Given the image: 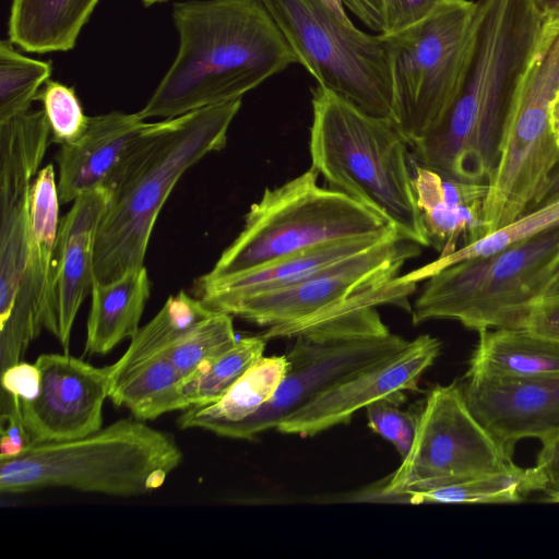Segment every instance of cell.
<instances>
[{"label":"cell","mask_w":559,"mask_h":559,"mask_svg":"<svg viewBox=\"0 0 559 559\" xmlns=\"http://www.w3.org/2000/svg\"><path fill=\"white\" fill-rule=\"evenodd\" d=\"M473 55L442 123L411 145L414 163L444 177L488 182L507 116L547 19L534 0H477Z\"/></svg>","instance_id":"6da1fadb"},{"label":"cell","mask_w":559,"mask_h":559,"mask_svg":"<svg viewBox=\"0 0 559 559\" xmlns=\"http://www.w3.org/2000/svg\"><path fill=\"white\" fill-rule=\"evenodd\" d=\"M177 56L145 106L143 119H170L241 99L298 59L258 0L176 2Z\"/></svg>","instance_id":"7a4b0ae2"},{"label":"cell","mask_w":559,"mask_h":559,"mask_svg":"<svg viewBox=\"0 0 559 559\" xmlns=\"http://www.w3.org/2000/svg\"><path fill=\"white\" fill-rule=\"evenodd\" d=\"M241 99L151 122L114 187L95 243V281L109 283L144 266L153 227L181 176L221 151Z\"/></svg>","instance_id":"3957f363"},{"label":"cell","mask_w":559,"mask_h":559,"mask_svg":"<svg viewBox=\"0 0 559 559\" xmlns=\"http://www.w3.org/2000/svg\"><path fill=\"white\" fill-rule=\"evenodd\" d=\"M311 103V167L332 189L383 216L401 238L430 246L415 198L409 145L395 123L320 85L312 88Z\"/></svg>","instance_id":"277c9868"},{"label":"cell","mask_w":559,"mask_h":559,"mask_svg":"<svg viewBox=\"0 0 559 559\" xmlns=\"http://www.w3.org/2000/svg\"><path fill=\"white\" fill-rule=\"evenodd\" d=\"M183 454L174 438L143 420L121 418L88 436L31 443L0 461V491L70 488L118 497L158 489Z\"/></svg>","instance_id":"5b68a950"},{"label":"cell","mask_w":559,"mask_h":559,"mask_svg":"<svg viewBox=\"0 0 559 559\" xmlns=\"http://www.w3.org/2000/svg\"><path fill=\"white\" fill-rule=\"evenodd\" d=\"M318 175L311 167L276 188H266L251 204L239 235L202 277H225L324 243L396 231L348 194L320 187Z\"/></svg>","instance_id":"8992f818"},{"label":"cell","mask_w":559,"mask_h":559,"mask_svg":"<svg viewBox=\"0 0 559 559\" xmlns=\"http://www.w3.org/2000/svg\"><path fill=\"white\" fill-rule=\"evenodd\" d=\"M558 270L559 225L427 278L412 309L413 323L452 319L478 333L520 328Z\"/></svg>","instance_id":"52a82bcc"},{"label":"cell","mask_w":559,"mask_h":559,"mask_svg":"<svg viewBox=\"0 0 559 559\" xmlns=\"http://www.w3.org/2000/svg\"><path fill=\"white\" fill-rule=\"evenodd\" d=\"M476 10V1L438 0L414 25L380 34L389 52L394 123L409 146L442 123L463 87Z\"/></svg>","instance_id":"ba28073f"},{"label":"cell","mask_w":559,"mask_h":559,"mask_svg":"<svg viewBox=\"0 0 559 559\" xmlns=\"http://www.w3.org/2000/svg\"><path fill=\"white\" fill-rule=\"evenodd\" d=\"M558 90L559 21H547L503 127L483 206L486 234L528 213L558 163L559 144L551 127Z\"/></svg>","instance_id":"9c48e42d"},{"label":"cell","mask_w":559,"mask_h":559,"mask_svg":"<svg viewBox=\"0 0 559 559\" xmlns=\"http://www.w3.org/2000/svg\"><path fill=\"white\" fill-rule=\"evenodd\" d=\"M258 1L318 85L394 122L389 52L380 34L343 22L324 0Z\"/></svg>","instance_id":"30bf717a"},{"label":"cell","mask_w":559,"mask_h":559,"mask_svg":"<svg viewBox=\"0 0 559 559\" xmlns=\"http://www.w3.org/2000/svg\"><path fill=\"white\" fill-rule=\"evenodd\" d=\"M513 465L512 456L471 412L461 385H436L418 415L408 453L379 497L392 500Z\"/></svg>","instance_id":"8fae6325"},{"label":"cell","mask_w":559,"mask_h":559,"mask_svg":"<svg viewBox=\"0 0 559 559\" xmlns=\"http://www.w3.org/2000/svg\"><path fill=\"white\" fill-rule=\"evenodd\" d=\"M420 246L389 237L297 284L219 305L228 313L267 328H285L323 317L348 300L389 286Z\"/></svg>","instance_id":"7c38bea8"},{"label":"cell","mask_w":559,"mask_h":559,"mask_svg":"<svg viewBox=\"0 0 559 559\" xmlns=\"http://www.w3.org/2000/svg\"><path fill=\"white\" fill-rule=\"evenodd\" d=\"M295 338L286 354L288 369L272 400L225 437L252 439L276 428L325 389L395 355L409 342L391 332L364 335L331 325L306 329Z\"/></svg>","instance_id":"4fadbf2b"},{"label":"cell","mask_w":559,"mask_h":559,"mask_svg":"<svg viewBox=\"0 0 559 559\" xmlns=\"http://www.w3.org/2000/svg\"><path fill=\"white\" fill-rule=\"evenodd\" d=\"M49 138L43 109L0 122V324L11 314L24 285L32 179Z\"/></svg>","instance_id":"5bb4252c"},{"label":"cell","mask_w":559,"mask_h":559,"mask_svg":"<svg viewBox=\"0 0 559 559\" xmlns=\"http://www.w3.org/2000/svg\"><path fill=\"white\" fill-rule=\"evenodd\" d=\"M35 364L39 393L28 401L12 399L31 443L69 441L103 428L110 366L95 367L68 353L43 354Z\"/></svg>","instance_id":"9a60e30c"},{"label":"cell","mask_w":559,"mask_h":559,"mask_svg":"<svg viewBox=\"0 0 559 559\" xmlns=\"http://www.w3.org/2000/svg\"><path fill=\"white\" fill-rule=\"evenodd\" d=\"M59 193L51 164L41 168L29 192L28 257L24 285L7 321L0 324V349L21 358L43 329L58 335L55 301V249Z\"/></svg>","instance_id":"2e32d148"},{"label":"cell","mask_w":559,"mask_h":559,"mask_svg":"<svg viewBox=\"0 0 559 559\" xmlns=\"http://www.w3.org/2000/svg\"><path fill=\"white\" fill-rule=\"evenodd\" d=\"M441 342L423 334L395 355L336 382L282 420L286 435L314 436L341 424L371 403L416 390L421 374L440 354Z\"/></svg>","instance_id":"e0dca14e"},{"label":"cell","mask_w":559,"mask_h":559,"mask_svg":"<svg viewBox=\"0 0 559 559\" xmlns=\"http://www.w3.org/2000/svg\"><path fill=\"white\" fill-rule=\"evenodd\" d=\"M473 415L513 456L522 439L544 442L559 431V376H466L461 385Z\"/></svg>","instance_id":"ac0fdd59"},{"label":"cell","mask_w":559,"mask_h":559,"mask_svg":"<svg viewBox=\"0 0 559 559\" xmlns=\"http://www.w3.org/2000/svg\"><path fill=\"white\" fill-rule=\"evenodd\" d=\"M150 126L138 112L90 117L84 133L60 145L56 155L60 202L74 201L96 189L110 191Z\"/></svg>","instance_id":"d6986e66"},{"label":"cell","mask_w":559,"mask_h":559,"mask_svg":"<svg viewBox=\"0 0 559 559\" xmlns=\"http://www.w3.org/2000/svg\"><path fill=\"white\" fill-rule=\"evenodd\" d=\"M110 192L96 189L79 195L59 223L55 249L57 338L68 353L76 313L95 282V243Z\"/></svg>","instance_id":"ffe728a7"},{"label":"cell","mask_w":559,"mask_h":559,"mask_svg":"<svg viewBox=\"0 0 559 559\" xmlns=\"http://www.w3.org/2000/svg\"><path fill=\"white\" fill-rule=\"evenodd\" d=\"M394 235L399 234L394 231L384 236L324 243L225 277L207 280L200 276L194 284L195 294L207 308L215 310L219 305L231 300L302 282L342 260L372 248Z\"/></svg>","instance_id":"44dd1931"},{"label":"cell","mask_w":559,"mask_h":559,"mask_svg":"<svg viewBox=\"0 0 559 559\" xmlns=\"http://www.w3.org/2000/svg\"><path fill=\"white\" fill-rule=\"evenodd\" d=\"M466 376H559V340L523 326L481 331Z\"/></svg>","instance_id":"7402d4cb"},{"label":"cell","mask_w":559,"mask_h":559,"mask_svg":"<svg viewBox=\"0 0 559 559\" xmlns=\"http://www.w3.org/2000/svg\"><path fill=\"white\" fill-rule=\"evenodd\" d=\"M151 283L144 266L109 283L95 281L86 325L85 354H108L139 330Z\"/></svg>","instance_id":"603a6c76"},{"label":"cell","mask_w":559,"mask_h":559,"mask_svg":"<svg viewBox=\"0 0 559 559\" xmlns=\"http://www.w3.org/2000/svg\"><path fill=\"white\" fill-rule=\"evenodd\" d=\"M287 369L286 355L262 356L221 399L182 411L178 426L225 437L230 428L253 416L272 400Z\"/></svg>","instance_id":"cb8c5ba5"},{"label":"cell","mask_w":559,"mask_h":559,"mask_svg":"<svg viewBox=\"0 0 559 559\" xmlns=\"http://www.w3.org/2000/svg\"><path fill=\"white\" fill-rule=\"evenodd\" d=\"M99 0H13L9 17L10 40L36 52L68 51Z\"/></svg>","instance_id":"d4e9b609"},{"label":"cell","mask_w":559,"mask_h":559,"mask_svg":"<svg viewBox=\"0 0 559 559\" xmlns=\"http://www.w3.org/2000/svg\"><path fill=\"white\" fill-rule=\"evenodd\" d=\"M185 378L163 353L130 368L109 385L108 397L130 409L134 418L151 420L174 411H185Z\"/></svg>","instance_id":"484cf974"},{"label":"cell","mask_w":559,"mask_h":559,"mask_svg":"<svg viewBox=\"0 0 559 559\" xmlns=\"http://www.w3.org/2000/svg\"><path fill=\"white\" fill-rule=\"evenodd\" d=\"M213 312L185 292L169 296L157 314L131 337L124 354L110 365V384L134 365L165 353Z\"/></svg>","instance_id":"4316f807"},{"label":"cell","mask_w":559,"mask_h":559,"mask_svg":"<svg viewBox=\"0 0 559 559\" xmlns=\"http://www.w3.org/2000/svg\"><path fill=\"white\" fill-rule=\"evenodd\" d=\"M534 491H539V480L534 467L522 468L513 465L431 490L408 492L392 500L412 504L510 503L522 501Z\"/></svg>","instance_id":"83f0119b"},{"label":"cell","mask_w":559,"mask_h":559,"mask_svg":"<svg viewBox=\"0 0 559 559\" xmlns=\"http://www.w3.org/2000/svg\"><path fill=\"white\" fill-rule=\"evenodd\" d=\"M558 225L559 200L534 209L512 223L488 233L471 243L459 247L453 252L439 257L423 267L400 276V280L404 283L416 285L419 281L427 280L440 270L454 263L498 253Z\"/></svg>","instance_id":"f1b7e54d"},{"label":"cell","mask_w":559,"mask_h":559,"mask_svg":"<svg viewBox=\"0 0 559 559\" xmlns=\"http://www.w3.org/2000/svg\"><path fill=\"white\" fill-rule=\"evenodd\" d=\"M266 341L263 334L238 338L230 348L202 362L183 381L188 408L221 399L263 356Z\"/></svg>","instance_id":"f546056e"},{"label":"cell","mask_w":559,"mask_h":559,"mask_svg":"<svg viewBox=\"0 0 559 559\" xmlns=\"http://www.w3.org/2000/svg\"><path fill=\"white\" fill-rule=\"evenodd\" d=\"M12 44L0 43V122L27 112L52 72L50 62L26 57Z\"/></svg>","instance_id":"4dcf8cb0"},{"label":"cell","mask_w":559,"mask_h":559,"mask_svg":"<svg viewBox=\"0 0 559 559\" xmlns=\"http://www.w3.org/2000/svg\"><path fill=\"white\" fill-rule=\"evenodd\" d=\"M237 340L233 316L214 311L170 346L165 354L186 379L202 362L230 348Z\"/></svg>","instance_id":"1f68e13d"},{"label":"cell","mask_w":559,"mask_h":559,"mask_svg":"<svg viewBox=\"0 0 559 559\" xmlns=\"http://www.w3.org/2000/svg\"><path fill=\"white\" fill-rule=\"evenodd\" d=\"M36 99L43 104L51 141L62 145L78 140L90 121L74 90L60 82L48 80Z\"/></svg>","instance_id":"d6a6232c"},{"label":"cell","mask_w":559,"mask_h":559,"mask_svg":"<svg viewBox=\"0 0 559 559\" xmlns=\"http://www.w3.org/2000/svg\"><path fill=\"white\" fill-rule=\"evenodd\" d=\"M405 399L401 392L366 407L369 428L390 441L402 459L412 447L418 421V415L400 408Z\"/></svg>","instance_id":"836d02e7"},{"label":"cell","mask_w":559,"mask_h":559,"mask_svg":"<svg viewBox=\"0 0 559 559\" xmlns=\"http://www.w3.org/2000/svg\"><path fill=\"white\" fill-rule=\"evenodd\" d=\"M382 1L386 22L384 34L396 33L414 25L427 16L438 2V0Z\"/></svg>","instance_id":"e575fe53"},{"label":"cell","mask_w":559,"mask_h":559,"mask_svg":"<svg viewBox=\"0 0 559 559\" xmlns=\"http://www.w3.org/2000/svg\"><path fill=\"white\" fill-rule=\"evenodd\" d=\"M2 386L13 400L28 401L40 389V372L36 364L19 361L2 371Z\"/></svg>","instance_id":"d590c367"},{"label":"cell","mask_w":559,"mask_h":559,"mask_svg":"<svg viewBox=\"0 0 559 559\" xmlns=\"http://www.w3.org/2000/svg\"><path fill=\"white\" fill-rule=\"evenodd\" d=\"M542 444L534 466L539 491L545 492L549 501L559 502V431Z\"/></svg>","instance_id":"8d00e7d4"},{"label":"cell","mask_w":559,"mask_h":559,"mask_svg":"<svg viewBox=\"0 0 559 559\" xmlns=\"http://www.w3.org/2000/svg\"><path fill=\"white\" fill-rule=\"evenodd\" d=\"M29 444L31 439L12 404L11 412L2 415L0 461L19 456Z\"/></svg>","instance_id":"74e56055"},{"label":"cell","mask_w":559,"mask_h":559,"mask_svg":"<svg viewBox=\"0 0 559 559\" xmlns=\"http://www.w3.org/2000/svg\"><path fill=\"white\" fill-rule=\"evenodd\" d=\"M522 326L559 340V301L535 306Z\"/></svg>","instance_id":"f35d334b"},{"label":"cell","mask_w":559,"mask_h":559,"mask_svg":"<svg viewBox=\"0 0 559 559\" xmlns=\"http://www.w3.org/2000/svg\"><path fill=\"white\" fill-rule=\"evenodd\" d=\"M559 200V160L555 168L551 170L546 186L544 187L537 201L534 203L531 211L537 207L548 205ZM530 211V212H531Z\"/></svg>","instance_id":"ab89813d"},{"label":"cell","mask_w":559,"mask_h":559,"mask_svg":"<svg viewBox=\"0 0 559 559\" xmlns=\"http://www.w3.org/2000/svg\"><path fill=\"white\" fill-rule=\"evenodd\" d=\"M559 301V270L542 292L535 306Z\"/></svg>","instance_id":"60d3db41"},{"label":"cell","mask_w":559,"mask_h":559,"mask_svg":"<svg viewBox=\"0 0 559 559\" xmlns=\"http://www.w3.org/2000/svg\"><path fill=\"white\" fill-rule=\"evenodd\" d=\"M548 21H559V0H534Z\"/></svg>","instance_id":"b9f144b4"},{"label":"cell","mask_w":559,"mask_h":559,"mask_svg":"<svg viewBox=\"0 0 559 559\" xmlns=\"http://www.w3.org/2000/svg\"><path fill=\"white\" fill-rule=\"evenodd\" d=\"M551 127L554 134L557 139V142L559 144V90L556 94V97L551 106Z\"/></svg>","instance_id":"7bdbcfd3"},{"label":"cell","mask_w":559,"mask_h":559,"mask_svg":"<svg viewBox=\"0 0 559 559\" xmlns=\"http://www.w3.org/2000/svg\"><path fill=\"white\" fill-rule=\"evenodd\" d=\"M324 2L331 8V10L343 21L346 23H350L352 21L346 14L345 7L342 0H324Z\"/></svg>","instance_id":"ee69618b"},{"label":"cell","mask_w":559,"mask_h":559,"mask_svg":"<svg viewBox=\"0 0 559 559\" xmlns=\"http://www.w3.org/2000/svg\"><path fill=\"white\" fill-rule=\"evenodd\" d=\"M165 1H168V0H142L143 4L146 5V7H150V5H153V4H156V3H162V2H165Z\"/></svg>","instance_id":"f6af8a7d"}]
</instances>
